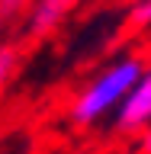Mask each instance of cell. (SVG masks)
<instances>
[{"mask_svg":"<svg viewBox=\"0 0 151 154\" xmlns=\"http://www.w3.org/2000/svg\"><path fill=\"white\" fill-rule=\"evenodd\" d=\"M80 0H32L26 13V32L29 35H45L61 19L77 7Z\"/></svg>","mask_w":151,"mask_h":154,"instance_id":"cell-3","label":"cell"},{"mask_svg":"<svg viewBox=\"0 0 151 154\" xmlns=\"http://www.w3.org/2000/svg\"><path fill=\"white\" fill-rule=\"evenodd\" d=\"M26 3H29V0H0V13H3V19H7V16H16Z\"/></svg>","mask_w":151,"mask_h":154,"instance_id":"cell-6","label":"cell"},{"mask_svg":"<svg viewBox=\"0 0 151 154\" xmlns=\"http://www.w3.org/2000/svg\"><path fill=\"white\" fill-rule=\"evenodd\" d=\"M16 67H19V51L16 48H0V93L10 87V80L16 77Z\"/></svg>","mask_w":151,"mask_h":154,"instance_id":"cell-4","label":"cell"},{"mask_svg":"<svg viewBox=\"0 0 151 154\" xmlns=\"http://www.w3.org/2000/svg\"><path fill=\"white\" fill-rule=\"evenodd\" d=\"M129 29L142 32V29H151V0H135L132 10H129Z\"/></svg>","mask_w":151,"mask_h":154,"instance_id":"cell-5","label":"cell"},{"mask_svg":"<svg viewBox=\"0 0 151 154\" xmlns=\"http://www.w3.org/2000/svg\"><path fill=\"white\" fill-rule=\"evenodd\" d=\"M142 71H145V61L138 55H122L116 61H109L74 96V103H71V122L87 128V125H96L100 119L113 116L119 109V103L129 96V90L135 87V80L142 77Z\"/></svg>","mask_w":151,"mask_h":154,"instance_id":"cell-1","label":"cell"},{"mask_svg":"<svg viewBox=\"0 0 151 154\" xmlns=\"http://www.w3.org/2000/svg\"><path fill=\"white\" fill-rule=\"evenodd\" d=\"M116 128L122 135H135V132H145L151 125V64H145L142 77L135 80V87L129 90L119 109H116Z\"/></svg>","mask_w":151,"mask_h":154,"instance_id":"cell-2","label":"cell"},{"mask_svg":"<svg viewBox=\"0 0 151 154\" xmlns=\"http://www.w3.org/2000/svg\"><path fill=\"white\" fill-rule=\"evenodd\" d=\"M0 29H3V13H0Z\"/></svg>","mask_w":151,"mask_h":154,"instance_id":"cell-8","label":"cell"},{"mask_svg":"<svg viewBox=\"0 0 151 154\" xmlns=\"http://www.w3.org/2000/svg\"><path fill=\"white\" fill-rule=\"evenodd\" d=\"M138 135H142V138H138V151H142V154H151V125L145 128V132H138Z\"/></svg>","mask_w":151,"mask_h":154,"instance_id":"cell-7","label":"cell"}]
</instances>
